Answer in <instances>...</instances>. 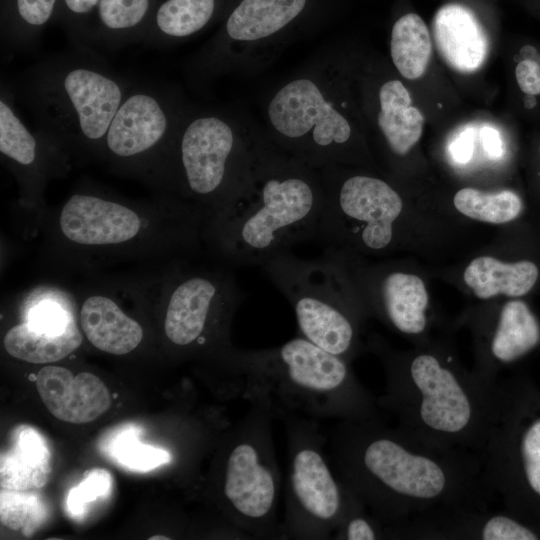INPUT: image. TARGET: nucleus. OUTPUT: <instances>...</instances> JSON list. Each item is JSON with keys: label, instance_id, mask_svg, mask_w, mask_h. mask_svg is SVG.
<instances>
[{"label": "nucleus", "instance_id": "nucleus-1", "mask_svg": "<svg viewBox=\"0 0 540 540\" xmlns=\"http://www.w3.org/2000/svg\"><path fill=\"white\" fill-rule=\"evenodd\" d=\"M328 444L337 475L385 527L436 508L489 509L495 496L476 453L426 442L379 416L340 420Z\"/></svg>", "mask_w": 540, "mask_h": 540}, {"label": "nucleus", "instance_id": "nucleus-2", "mask_svg": "<svg viewBox=\"0 0 540 540\" xmlns=\"http://www.w3.org/2000/svg\"><path fill=\"white\" fill-rule=\"evenodd\" d=\"M325 201L319 168L280 149L260 127L251 184L205 221L204 246L231 266L258 265L315 238Z\"/></svg>", "mask_w": 540, "mask_h": 540}, {"label": "nucleus", "instance_id": "nucleus-3", "mask_svg": "<svg viewBox=\"0 0 540 540\" xmlns=\"http://www.w3.org/2000/svg\"><path fill=\"white\" fill-rule=\"evenodd\" d=\"M203 212L179 197L137 202L82 184L63 202L52 245L70 262L100 264L150 256L174 259L204 246Z\"/></svg>", "mask_w": 540, "mask_h": 540}, {"label": "nucleus", "instance_id": "nucleus-4", "mask_svg": "<svg viewBox=\"0 0 540 540\" xmlns=\"http://www.w3.org/2000/svg\"><path fill=\"white\" fill-rule=\"evenodd\" d=\"M222 358L237 392L274 417L303 416L364 421L378 417L375 398L356 378L349 362L299 335L267 349L230 347Z\"/></svg>", "mask_w": 540, "mask_h": 540}, {"label": "nucleus", "instance_id": "nucleus-5", "mask_svg": "<svg viewBox=\"0 0 540 540\" xmlns=\"http://www.w3.org/2000/svg\"><path fill=\"white\" fill-rule=\"evenodd\" d=\"M376 350L385 368V391L377 398L378 407L419 439L479 456L493 417L497 382L466 372L440 353L400 356L381 347Z\"/></svg>", "mask_w": 540, "mask_h": 540}, {"label": "nucleus", "instance_id": "nucleus-6", "mask_svg": "<svg viewBox=\"0 0 540 540\" xmlns=\"http://www.w3.org/2000/svg\"><path fill=\"white\" fill-rule=\"evenodd\" d=\"M134 82L89 46L74 45L31 67L19 92L37 128L79 160H103L111 121Z\"/></svg>", "mask_w": 540, "mask_h": 540}, {"label": "nucleus", "instance_id": "nucleus-7", "mask_svg": "<svg viewBox=\"0 0 540 540\" xmlns=\"http://www.w3.org/2000/svg\"><path fill=\"white\" fill-rule=\"evenodd\" d=\"M264 121L280 149L315 168L350 160L356 130L342 60L326 48L277 85Z\"/></svg>", "mask_w": 540, "mask_h": 540}, {"label": "nucleus", "instance_id": "nucleus-8", "mask_svg": "<svg viewBox=\"0 0 540 540\" xmlns=\"http://www.w3.org/2000/svg\"><path fill=\"white\" fill-rule=\"evenodd\" d=\"M260 125L242 112L191 105L170 167L167 194L197 206L205 221L250 187Z\"/></svg>", "mask_w": 540, "mask_h": 540}, {"label": "nucleus", "instance_id": "nucleus-9", "mask_svg": "<svg viewBox=\"0 0 540 540\" xmlns=\"http://www.w3.org/2000/svg\"><path fill=\"white\" fill-rule=\"evenodd\" d=\"M327 0H237L214 35L189 60L195 85L250 75L270 65L320 20Z\"/></svg>", "mask_w": 540, "mask_h": 540}, {"label": "nucleus", "instance_id": "nucleus-10", "mask_svg": "<svg viewBox=\"0 0 540 540\" xmlns=\"http://www.w3.org/2000/svg\"><path fill=\"white\" fill-rule=\"evenodd\" d=\"M260 267L290 303L300 335L350 362L359 347V311L342 257L330 249L311 259L284 251Z\"/></svg>", "mask_w": 540, "mask_h": 540}, {"label": "nucleus", "instance_id": "nucleus-11", "mask_svg": "<svg viewBox=\"0 0 540 540\" xmlns=\"http://www.w3.org/2000/svg\"><path fill=\"white\" fill-rule=\"evenodd\" d=\"M191 105L171 85L133 83L107 131L103 161L167 194L176 142Z\"/></svg>", "mask_w": 540, "mask_h": 540}, {"label": "nucleus", "instance_id": "nucleus-12", "mask_svg": "<svg viewBox=\"0 0 540 540\" xmlns=\"http://www.w3.org/2000/svg\"><path fill=\"white\" fill-rule=\"evenodd\" d=\"M539 408L521 383L497 382L493 417L479 454L495 496L522 521L524 516L540 518Z\"/></svg>", "mask_w": 540, "mask_h": 540}, {"label": "nucleus", "instance_id": "nucleus-13", "mask_svg": "<svg viewBox=\"0 0 540 540\" xmlns=\"http://www.w3.org/2000/svg\"><path fill=\"white\" fill-rule=\"evenodd\" d=\"M280 419L286 427L288 444L282 536L330 538L345 516L363 502L341 480L326 457V439L317 420L297 415Z\"/></svg>", "mask_w": 540, "mask_h": 540}, {"label": "nucleus", "instance_id": "nucleus-14", "mask_svg": "<svg viewBox=\"0 0 540 540\" xmlns=\"http://www.w3.org/2000/svg\"><path fill=\"white\" fill-rule=\"evenodd\" d=\"M192 255L176 259L161 282L164 336L183 351L217 345L225 352L245 293L233 266L221 260L212 267L191 265L187 259Z\"/></svg>", "mask_w": 540, "mask_h": 540}, {"label": "nucleus", "instance_id": "nucleus-15", "mask_svg": "<svg viewBox=\"0 0 540 540\" xmlns=\"http://www.w3.org/2000/svg\"><path fill=\"white\" fill-rule=\"evenodd\" d=\"M269 409L251 404L234 431L222 470L221 492L235 525L251 538L282 536L277 520L281 473Z\"/></svg>", "mask_w": 540, "mask_h": 540}, {"label": "nucleus", "instance_id": "nucleus-16", "mask_svg": "<svg viewBox=\"0 0 540 540\" xmlns=\"http://www.w3.org/2000/svg\"><path fill=\"white\" fill-rule=\"evenodd\" d=\"M319 170L325 201L315 239L337 252L353 244L370 251L388 248L403 210L399 193L385 180L348 173L343 165Z\"/></svg>", "mask_w": 540, "mask_h": 540}, {"label": "nucleus", "instance_id": "nucleus-17", "mask_svg": "<svg viewBox=\"0 0 540 540\" xmlns=\"http://www.w3.org/2000/svg\"><path fill=\"white\" fill-rule=\"evenodd\" d=\"M0 153L2 162L15 177L20 200L28 208L42 205L47 183L64 177L71 168V156L39 128L31 130L21 119L14 95L1 85Z\"/></svg>", "mask_w": 540, "mask_h": 540}, {"label": "nucleus", "instance_id": "nucleus-18", "mask_svg": "<svg viewBox=\"0 0 540 540\" xmlns=\"http://www.w3.org/2000/svg\"><path fill=\"white\" fill-rule=\"evenodd\" d=\"M386 539L535 540L540 534L507 510L442 507L385 527Z\"/></svg>", "mask_w": 540, "mask_h": 540}, {"label": "nucleus", "instance_id": "nucleus-19", "mask_svg": "<svg viewBox=\"0 0 540 540\" xmlns=\"http://www.w3.org/2000/svg\"><path fill=\"white\" fill-rule=\"evenodd\" d=\"M35 383L49 412L67 423L92 422L111 405L108 388L89 372L74 375L63 366L48 365L38 371Z\"/></svg>", "mask_w": 540, "mask_h": 540}, {"label": "nucleus", "instance_id": "nucleus-20", "mask_svg": "<svg viewBox=\"0 0 540 540\" xmlns=\"http://www.w3.org/2000/svg\"><path fill=\"white\" fill-rule=\"evenodd\" d=\"M78 307L82 333L96 349L120 356L134 351L142 342V325L117 300L116 291L92 290Z\"/></svg>", "mask_w": 540, "mask_h": 540}, {"label": "nucleus", "instance_id": "nucleus-21", "mask_svg": "<svg viewBox=\"0 0 540 540\" xmlns=\"http://www.w3.org/2000/svg\"><path fill=\"white\" fill-rule=\"evenodd\" d=\"M438 53L454 70L472 73L488 55L487 34L475 14L460 4H446L438 9L432 23Z\"/></svg>", "mask_w": 540, "mask_h": 540}, {"label": "nucleus", "instance_id": "nucleus-22", "mask_svg": "<svg viewBox=\"0 0 540 540\" xmlns=\"http://www.w3.org/2000/svg\"><path fill=\"white\" fill-rule=\"evenodd\" d=\"M540 342V324L530 308L519 300L507 302L500 310L485 346V356L474 372L495 382L500 366L513 363L531 352Z\"/></svg>", "mask_w": 540, "mask_h": 540}, {"label": "nucleus", "instance_id": "nucleus-23", "mask_svg": "<svg viewBox=\"0 0 540 540\" xmlns=\"http://www.w3.org/2000/svg\"><path fill=\"white\" fill-rule=\"evenodd\" d=\"M237 0L159 1L141 43L173 45L222 21Z\"/></svg>", "mask_w": 540, "mask_h": 540}, {"label": "nucleus", "instance_id": "nucleus-24", "mask_svg": "<svg viewBox=\"0 0 540 540\" xmlns=\"http://www.w3.org/2000/svg\"><path fill=\"white\" fill-rule=\"evenodd\" d=\"M375 101L374 122L389 150L397 156L407 154L420 139L424 124L409 91L398 79L384 80Z\"/></svg>", "mask_w": 540, "mask_h": 540}, {"label": "nucleus", "instance_id": "nucleus-25", "mask_svg": "<svg viewBox=\"0 0 540 540\" xmlns=\"http://www.w3.org/2000/svg\"><path fill=\"white\" fill-rule=\"evenodd\" d=\"M51 473V453L36 429L21 425L11 434L9 449L0 457V486L9 490H37Z\"/></svg>", "mask_w": 540, "mask_h": 540}, {"label": "nucleus", "instance_id": "nucleus-26", "mask_svg": "<svg viewBox=\"0 0 540 540\" xmlns=\"http://www.w3.org/2000/svg\"><path fill=\"white\" fill-rule=\"evenodd\" d=\"M380 278L378 301L384 318L402 334L422 335L427 327L429 301L422 279L401 271H391Z\"/></svg>", "mask_w": 540, "mask_h": 540}, {"label": "nucleus", "instance_id": "nucleus-27", "mask_svg": "<svg viewBox=\"0 0 540 540\" xmlns=\"http://www.w3.org/2000/svg\"><path fill=\"white\" fill-rule=\"evenodd\" d=\"M538 278V268L531 261L505 263L491 256L473 259L463 279L476 297L489 299L499 294L519 297L527 294Z\"/></svg>", "mask_w": 540, "mask_h": 540}, {"label": "nucleus", "instance_id": "nucleus-28", "mask_svg": "<svg viewBox=\"0 0 540 540\" xmlns=\"http://www.w3.org/2000/svg\"><path fill=\"white\" fill-rule=\"evenodd\" d=\"M160 0H99L92 45L141 42Z\"/></svg>", "mask_w": 540, "mask_h": 540}, {"label": "nucleus", "instance_id": "nucleus-29", "mask_svg": "<svg viewBox=\"0 0 540 540\" xmlns=\"http://www.w3.org/2000/svg\"><path fill=\"white\" fill-rule=\"evenodd\" d=\"M59 0H0L1 45L6 52L34 48L55 21Z\"/></svg>", "mask_w": 540, "mask_h": 540}, {"label": "nucleus", "instance_id": "nucleus-30", "mask_svg": "<svg viewBox=\"0 0 540 540\" xmlns=\"http://www.w3.org/2000/svg\"><path fill=\"white\" fill-rule=\"evenodd\" d=\"M81 328L76 326L61 334L37 333L23 322L10 327L4 335L6 352L21 361L45 364L71 355L83 342Z\"/></svg>", "mask_w": 540, "mask_h": 540}, {"label": "nucleus", "instance_id": "nucleus-31", "mask_svg": "<svg viewBox=\"0 0 540 540\" xmlns=\"http://www.w3.org/2000/svg\"><path fill=\"white\" fill-rule=\"evenodd\" d=\"M432 43L422 18L407 13L394 23L390 37V56L395 68L406 79L421 77L431 58Z\"/></svg>", "mask_w": 540, "mask_h": 540}, {"label": "nucleus", "instance_id": "nucleus-32", "mask_svg": "<svg viewBox=\"0 0 540 540\" xmlns=\"http://www.w3.org/2000/svg\"><path fill=\"white\" fill-rule=\"evenodd\" d=\"M453 202L461 214L492 224L510 222L517 218L522 210L520 197L509 190L489 193L463 188L455 194Z\"/></svg>", "mask_w": 540, "mask_h": 540}, {"label": "nucleus", "instance_id": "nucleus-33", "mask_svg": "<svg viewBox=\"0 0 540 540\" xmlns=\"http://www.w3.org/2000/svg\"><path fill=\"white\" fill-rule=\"evenodd\" d=\"M138 435L132 427L113 436L109 451L118 463L132 470L149 471L171 461L167 450L143 444Z\"/></svg>", "mask_w": 540, "mask_h": 540}, {"label": "nucleus", "instance_id": "nucleus-34", "mask_svg": "<svg viewBox=\"0 0 540 540\" xmlns=\"http://www.w3.org/2000/svg\"><path fill=\"white\" fill-rule=\"evenodd\" d=\"M46 513V507L36 490L19 491L1 488L0 520L4 526L28 533L44 520Z\"/></svg>", "mask_w": 540, "mask_h": 540}, {"label": "nucleus", "instance_id": "nucleus-35", "mask_svg": "<svg viewBox=\"0 0 540 540\" xmlns=\"http://www.w3.org/2000/svg\"><path fill=\"white\" fill-rule=\"evenodd\" d=\"M99 0H59L55 21L66 30L73 45L91 47Z\"/></svg>", "mask_w": 540, "mask_h": 540}, {"label": "nucleus", "instance_id": "nucleus-36", "mask_svg": "<svg viewBox=\"0 0 540 540\" xmlns=\"http://www.w3.org/2000/svg\"><path fill=\"white\" fill-rule=\"evenodd\" d=\"M112 478L109 471L93 468L87 471L78 485L67 496V509L74 516H82L88 506L97 499L107 497L111 490Z\"/></svg>", "mask_w": 540, "mask_h": 540}, {"label": "nucleus", "instance_id": "nucleus-37", "mask_svg": "<svg viewBox=\"0 0 540 540\" xmlns=\"http://www.w3.org/2000/svg\"><path fill=\"white\" fill-rule=\"evenodd\" d=\"M341 540L386 539L385 526L375 518L364 504L350 511L333 533Z\"/></svg>", "mask_w": 540, "mask_h": 540}, {"label": "nucleus", "instance_id": "nucleus-38", "mask_svg": "<svg viewBox=\"0 0 540 540\" xmlns=\"http://www.w3.org/2000/svg\"><path fill=\"white\" fill-rule=\"evenodd\" d=\"M519 88L525 95L540 94V64L532 59L520 61L515 69Z\"/></svg>", "mask_w": 540, "mask_h": 540}, {"label": "nucleus", "instance_id": "nucleus-39", "mask_svg": "<svg viewBox=\"0 0 540 540\" xmlns=\"http://www.w3.org/2000/svg\"><path fill=\"white\" fill-rule=\"evenodd\" d=\"M449 151L457 163H467L473 153V131L464 130L456 135L449 146Z\"/></svg>", "mask_w": 540, "mask_h": 540}, {"label": "nucleus", "instance_id": "nucleus-40", "mask_svg": "<svg viewBox=\"0 0 540 540\" xmlns=\"http://www.w3.org/2000/svg\"><path fill=\"white\" fill-rule=\"evenodd\" d=\"M480 137L483 148L491 159H499L504 153L503 142L499 132L490 126L481 129Z\"/></svg>", "mask_w": 540, "mask_h": 540}, {"label": "nucleus", "instance_id": "nucleus-41", "mask_svg": "<svg viewBox=\"0 0 540 540\" xmlns=\"http://www.w3.org/2000/svg\"><path fill=\"white\" fill-rule=\"evenodd\" d=\"M150 540H168L169 537L163 536V535H155L149 538Z\"/></svg>", "mask_w": 540, "mask_h": 540}, {"label": "nucleus", "instance_id": "nucleus-42", "mask_svg": "<svg viewBox=\"0 0 540 540\" xmlns=\"http://www.w3.org/2000/svg\"><path fill=\"white\" fill-rule=\"evenodd\" d=\"M540 150V149H539Z\"/></svg>", "mask_w": 540, "mask_h": 540}]
</instances>
